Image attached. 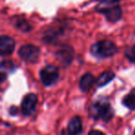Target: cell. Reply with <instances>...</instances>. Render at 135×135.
<instances>
[{
	"label": "cell",
	"mask_w": 135,
	"mask_h": 135,
	"mask_svg": "<svg viewBox=\"0 0 135 135\" xmlns=\"http://www.w3.org/2000/svg\"><path fill=\"white\" fill-rule=\"evenodd\" d=\"M12 22H13V24L15 25L16 28L22 31V32H30V30L32 29V27H31V25L29 24L28 21L21 17L12 18Z\"/></svg>",
	"instance_id": "11"
},
{
	"label": "cell",
	"mask_w": 135,
	"mask_h": 135,
	"mask_svg": "<svg viewBox=\"0 0 135 135\" xmlns=\"http://www.w3.org/2000/svg\"><path fill=\"white\" fill-rule=\"evenodd\" d=\"M83 131V124L80 117H73L68 125V134L80 135Z\"/></svg>",
	"instance_id": "9"
},
{
	"label": "cell",
	"mask_w": 135,
	"mask_h": 135,
	"mask_svg": "<svg viewBox=\"0 0 135 135\" xmlns=\"http://www.w3.org/2000/svg\"><path fill=\"white\" fill-rule=\"evenodd\" d=\"M99 11L105 14V18H107V20L109 22H117V21L121 19L122 10L120 8V7L118 6L110 7V8H104L99 9Z\"/></svg>",
	"instance_id": "8"
},
{
	"label": "cell",
	"mask_w": 135,
	"mask_h": 135,
	"mask_svg": "<svg viewBox=\"0 0 135 135\" xmlns=\"http://www.w3.org/2000/svg\"><path fill=\"white\" fill-rule=\"evenodd\" d=\"M91 51L94 56L98 57H109L114 56L118 52V47L113 42L103 40L93 45Z\"/></svg>",
	"instance_id": "1"
},
{
	"label": "cell",
	"mask_w": 135,
	"mask_h": 135,
	"mask_svg": "<svg viewBox=\"0 0 135 135\" xmlns=\"http://www.w3.org/2000/svg\"><path fill=\"white\" fill-rule=\"evenodd\" d=\"M37 96L34 94H28L24 96L21 103V112L24 116H32L37 105Z\"/></svg>",
	"instance_id": "5"
},
{
	"label": "cell",
	"mask_w": 135,
	"mask_h": 135,
	"mask_svg": "<svg viewBox=\"0 0 135 135\" xmlns=\"http://www.w3.org/2000/svg\"><path fill=\"white\" fill-rule=\"evenodd\" d=\"M114 78H115V74L112 71H105L99 76V78L96 81V83H97V85L99 87H103L105 85H107V83H110Z\"/></svg>",
	"instance_id": "12"
},
{
	"label": "cell",
	"mask_w": 135,
	"mask_h": 135,
	"mask_svg": "<svg viewBox=\"0 0 135 135\" xmlns=\"http://www.w3.org/2000/svg\"><path fill=\"white\" fill-rule=\"evenodd\" d=\"M125 55L129 60H131V62H135V46L128 48L125 52Z\"/></svg>",
	"instance_id": "14"
},
{
	"label": "cell",
	"mask_w": 135,
	"mask_h": 135,
	"mask_svg": "<svg viewBox=\"0 0 135 135\" xmlns=\"http://www.w3.org/2000/svg\"><path fill=\"white\" fill-rule=\"evenodd\" d=\"M74 56V51L70 46H62L56 52V58L60 65L63 66L64 68H67L69 65H70L72 62Z\"/></svg>",
	"instance_id": "6"
},
{
	"label": "cell",
	"mask_w": 135,
	"mask_h": 135,
	"mask_svg": "<svg viewBox=\"0 0 135 135\" xmlns=\"http://www.w3.org/2000/svg\"><path fill=\"white\" fill-rule=\"evenodd\" d=\"M19 56L22 60L28 63H34L40 56V49L32 45H23L20 48Z\"/></svg>",
	"instance_id": "4"
},
{
	"label": "cell",
	"mask_w": 135,
	"mask_h": 135,
	"mask_svg": "<svg viewBox=\"0 0 135 135\" xmlns=\"http://www.w3.org/2000/svg\"><path fill=\"white\" fill-rule=\"evenodd\" d=\"M7 80V74L5 72H0V85L3 84Z\"/></svg>",
	"instance_id": "15"
},
{
	"label": "cell",
	"mask_w": 135,
	"mask_h": 135,
	"mask_svg": "<svg viewBox=\"0 0 135 135\" xmlns=\"http://www.w3.org/2000/svg\"><path fill=\"white\" fill-rule=\"evenodd\" d=\"M134 135H135V131H134Z\"/></svg>",
	"instance_id": "18"
},
{
	"label": "cell",
	"mask_w": 135,
	"mask_h": 135,
	"mask_svg": "<svg viewBox=\"0 0 135 135\" xmlns=\"http://www.w3.org/2000/svg\"><path fill=\"white\" fill-rule=\"evenodd\" d=\"M122 103L129 109L135 110V89H133L131 93L125 95V97L122 100Z\"/></svg>",
	"instance_id": "13"
},
{
	"label": "cell",
	"mask_w": 135,
	"mask_h": 135,
	"mask_svg": "<svg viewBox=\"0 0 135 135\" xmlns=\"http://www.w3.org/2000/svg\"><path fill=\"white\" fill-rule=\"evenodd\" d=\"M90 115L95 119H102L104 121H109L114 116V112L109 104L98 102L91 107Z\"/></svg>",
	"instance_id": "2"
},
{
	"label": "cell",
	"mask_w": 135,
	"mask_h": 135,
	"mask_svg": "<svg viewBox=\"0 0 135 135\" xmlns=\"http://www.w3.org/2000/svg\"><path fill=\"white\" fill-rule=\"evenodd\" d=\"M94 83H95V80L94 75L91 73H86L81 77L80 81V88L83 92H88L93 87Z\"/></svg>",
	"instance_id": "10"
},
{
	"label": "cell",
	"mask_w": 135,
	"mask_h": 135,
	"mask_svg": "<svg viewBox=\"0 0 135 135\" xmlns=\"http://www.w3.org/2000/svg\"><path fill=\"white\" fill-rule=\"evenodd\" d=\"M15 49V41L7 35L0 36V55L9 56Z\"/></svg>",
	"instance_id": "7"
},
{
	"label": "cell",
	"mask_w": 135,
	"mask_h": 135,
	"mask_svg": "<svg viewBox=\"0 0 135 135\" xmlns=\"http://www.w3.org/2000/svg\"><path fill=\"white\" fill-rule=\"evenodd\" d=\"M58 70L53 65H48L45 67L40 72V78L44 85L45 86H51L55 84L58 80Z\"/></svg>",
	"instance_id": "3"
},
{
	"label": "cell",
	"mask_w": 135,
	"mask_h": 135,
	"mask_svg": "<svg viewBox=\"0 0 135 135\" xmlns=\"http://www.w3.org/2000/svg\"><path fill=\"white\" fill-rule=\"evenodd\" d=\"M102 3H105V4H112V3L118 2L120 0H100Z\"/></svg>",
	"instance_id": "17"
},
{
	"label": "cell",
	"mask_w": 135,
	"mask_h": 135,
	"mask_svg": "<svg viewBox=\"0 0 135 135\" xmlns=\"http://www.w3.org/2000/svg\"><path fill=\"white\" fill-rule=\"evenodd\" d=\"M88 135H105L102 131H96V129H93L89 132Z\"/></svg>",
	"instance_id": "16"
}]
</instances>
